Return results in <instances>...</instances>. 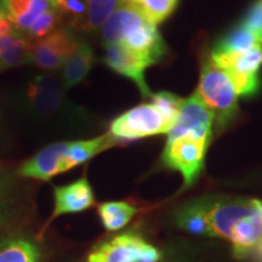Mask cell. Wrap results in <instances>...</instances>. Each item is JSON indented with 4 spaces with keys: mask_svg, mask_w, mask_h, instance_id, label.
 <instances>
[{
    "mask_svg": "<svg viewBox=\"0 0 262 262\" xmlns=\"http://www.w3.org/2000/svg\"><path fill=\"white\" fill-rule=\"evenodd\" d=\"M10 102L21 119L39 127L78 131L88 122L86 111L68 100L56 75H34L10 94Z\"/></svg>",
    "mask_w": 262,
    "mask_h": 262,
    "instance_id": "1",
    "label": "cell"
},
{
    "mask_svg": "<svg viewBox=\"0 0 262 262\" xmlns=\"http://www.w3.org/2000/svg\"><path fill=\"white\" fill-rule=\"evenodd\" d=\"M199 95L214 114L219 130L225 129L238 113V94L231 78L211 60L202 64Z\"/></svg>",
    "mask_w": 262,
    "mask_h": 262,
    "instance_id": "2",
    "label": "cell"
},
{
    "mask_svg": "<svg viewBox=\"0 0 262 262\" xmlns=\"http://www.w3.org/2000/svg\"><path fill=\"white\" fill-rule=\"evenodd\" d=\"M162 253L136 232H124L95 245L86 262H160Z\"/></svg>",
    "mask_w": 262,
    "mask_h": 262,
    "instance_id": "3",
    "label": "cell"
},
{
    "mask_svg": "<svg viewBox=\"0 0 262 262\" xmlns=\"http://www.w3.org/2000/svg\"><path fill=\"white\" fill-rule=\"evenodd\" d=\"M209 141L186 135L166 141L163 152V164L181 172L183 187H189L196 181L203 170Z\"/></svg>",
    "mask_w": 262,
    "mask_h": 262,
    "instance_id": "4",
    "label": "cell"
},
{
    "mask_svg": "<svg viewBox=\"0 0 262 262\" xmlns=\"http://www.w3.org/2000/svg\"><path fill=\"white\" fill-rule=\"evenodd\" d=\"M209 237L229 239L232 231L243 219L253 215L262 205L257 199L204 198Z\"/></svg>",
    "mask_w": 262,
    "mask_h": 262,
    "instance_id": "5",
    "label": "cell"
},
{
    "mask_svg": "<svg viewBox=\"0 0 262 262\" xmlns=\"http://www.w3.org/2000/svg\"><path fill=\"white\" fill-rule=\"evenodd\" d=\"M170 129L168 122L152 103H142L116 118L110 126V134L119 141H130L168 134Z\"/></svg>",
    "mask_w": 262,
    "mask_h": 262,
    "instance_id": "6",
    "label": "cell"
},
{
    "mask_svg": "<svg viewBox=\"0 0 262 262\" xmlns=\"http://www.w3.org/2000/svg\"><path fill=\"white\" fill-rule=\"evenodd\" d=\"M210 60L228 74L238 96H253L260 90L262 45L229 56H210Z\"/></svg>",
    "mask_w": 262,
    "mask_h": 262,
    "instance_id": "7",
    "label": "cell"
},
{
    "mask_svg": "<svg viewBox=\"0 0 262 262\" xmlns=\"http://www.w3.org/2000/svg\"><path fill=\"white\" fill-rule=\"evenodd\" d=\"M212 124L214 114L195 90L193 95L182 101L178 119L168 133V140L189 135L210 142Z\"/></svg>",
    "mask_w": 262,
    "mask_h": 262,
    "instance_id": "8",
    "label": "cell"
},
{
    "mask_svg": "<svg viewBox=\"0 0 262 262\" xmlns=\"http://www.w3.org/2000/svg\"><path fill=\"white\" fill-rule=\"evenodd\" d=\"M104 62L116 73L133 80L143 97H152L153 94L150 93L145 74L147 68L155 63L148 57L130 50L122 44H114L106 47Z\"/></svg>",
    "mask_w": 262,
    "mask_h": 262,
    "instance_id": "9",
    "label": "cell"
},
{
    "mask_svg": "<svg viewBox=\"0 0 262 262\" xmlns=\"http://www.w3.org/2000/svg\"><path fill=\"white\" fill-rule=\"evenodd\" d=\"M71 141L49 145L19 166L18 173L24 178L49 181L58 173L66 172V160Z\"/></svg>",
    "mask_w": 262,
    "mask_h": 262,
    "instance_id": "10",
    "label": "cell"
},
{
    "mask_svg": "<svg viewBox=\"0 0 262 262\" xmlns=\"http://www.w3.org/2000/svg\"><path fill=\"white\" fill-rule=\"evenodd\" d=\"M148 21L149 19L146 17L139 5L130 0H125L102 26L104 44L106 47L122 44L131 32Z\"/></svg>",
    "mask_w": 262,
    "mask_h": 262,
    "instance_id": "11",
    "label": "cell"
},
{
    "mask_svg": "<svg viewBox=\"0 0 262 262\" xmlns=\"http://www.w3.org/2000/svg\"><path fill=\"white\" fill-rule=\"evenodd\" d=\"M55 206L52 219L66 214L85 211L95 204L93 188L86 178H81L67 186L54 187Z\"/></svg>",
    "mask_w": 262,
    "mask_h": 262,
    "instance_id": "12",
    "label": "cell"
},
{
    "mask_svg": "<svg viewBox=\"0 0 262 262\" xmlns=\"http://www.w3.org/2000/svg\"><path fill=\"white\" fill-rule=\"evenodd\" d=\"M122 45L148 57L153 63H157L166 51L165 41L160 35L158 27L149 21L131 32Z\"/></svg>",
    "mask_w": 262,
    "mask_h": 262,
    "instance_id": "13",
    "label": "cell"
},
{
    "mask_svg": "<svg viewBox=\"0 0 262 262\" xmlns=\"http://www.w3.org/2000/svg\"><path fill=\"white\" fill-rule=\"evenodd\" d=\"M32 45L33 41L16 29L0 35V72L28 64Z\"/></svg>",
    "mask_w": 262,
    "mask_h": 262,
    "instance_id": "14",
    "label": "cell"
},
{
    "mask_svg": "<svg viewBox=\"0 0 262 262\" xmlns=\"http://www.w3.org/2000/svg\"><path fill=\"white\" fill-rule=\"evenodd\" d=\"M95 64V54L88 42L81 41L78 50L66 62L62 68V84L66 90L80 84Z\"/></svg>",
    "mask_w": 262,
    "mask_h": 262,
    "instance_id": "15",
    "label": "cell"
},
{
    "mask_svg": "<svg viewBox=\"0 0 262 262\" xmlns=\"http://www.w3.org/2000/svg\"><path fill=\"white\" fill-rule=\"evenodd\" d=\"M118 142L119 140H117L110 133L90 140L71 141L70 152H68L67 160H66V171L80 165V164H84L97 156L98 153L117 146Z\"/></svg>",
    "mask_w": 262,
    "mask_h": 262,
    "instance_id": "16",
    "label": "cell"
},
{
    "mask_svg": "<svg viewBox=\"0 0 262 262\" xmlns=\"http://www.w3.org/2000/svg\"><path fill=\"white\" fill-rule=\"evenodd\" d=\"M256 45L261 44L257 41L253 33L243 24H239L215 42L211 50V57L229 56V55L238 54V52L250 50Z\"/></svg>",
    "mask_w": 262,
    "mask_h": 262,
    "instance_id": "17",
    "label": "cell"
},
{
    "mask_svg": "<svg viewBox=\"0 0 262 262\" xmlns=\"http://www.w3.org/2000/svg\"><path fill=\"white\" fill-rule=\"evenodd\" d=\"M40 250L21 237L0 238V262H39Z\"/></svg>",
    "mask_w": 262,
    "mask_h": 262,
    "instance_id": "18",
    "label": "cell"
},
{
    "mask_svg": "<svg viewBox=\"0 0 262 262\" xmlns=\"http://www.w3.org/2000/svg\"><path fill=\"white\" fill-rule=\"evenodd\" d=\"M176 225L193 234L209 235V226L206 220L204 198L188 203L178 211Z\"/></svg>",
    "mask_w": 262,
    "mask_h": 262,
    "instance_id": "19",
    "label": "cell"
},
{
    "mask_svg": "<svg viewBox=\"0 0 262 262\" xmlns=\"http://www.w3.org/2000/svg\"><path fill=\"white\" fill-rule=\"evenodd\" d=\"M136 212L135 206L126 202H106L98 205L101 222L110 232L119 231L125 227Z\"/></svg>",
    "mask_w": 262,
    "mask_h": 262,
    "instance_id": "20",
    "label": "cell"
},
{
    "mask_svg": "<svg viewBox=\"0 0 262 262\" xmlns=\"http://www.w3.org/2000/svg\"><path fill=\"white\" fill-rule=\"evenodd\" d=\"M125 0H86V15L80 31H95L102 28L108 18Z\"/></svg>",
    "mask_w": 262,
    "mask_h": 262,
    "instance_id": "21",
    "label": "cell"
},
{
    "mask_svg": "<svg viewBox=\"0 0 262 262\" xmlns=\"http://www.w3.org/2000/svg\"><path fill=\"white\" fill-rule=\"evenodd\" d=\"M42 40L55 55L66 60H68L78 50L81 42L70 27L58 28Z\"/></svg>",
    "mask_w": 262,
    "mask_h": 262,
    "instance_id": "22",
    "label": "cell"
},
{
    "mask_svg": "<svg viewBox=\"0 0 262 262\" xmlns=\"http://www.w3.org/2000/svg\"><path fill=\"white\" fill-rule=\"evenodd\" d=\"M62 17H63V15L61 14L60 10L56 6H52L50 10L44 12L24 34L33 42L42 40L48 35H50L52 32L58 29V25H60Z\"/></svg>",
    "mask_w": 262,
    "mask_h": 262,
    "instance_id": "23",
    "label": "cell"
},
{
    "mask_svg": "<svg viewBox=\"0 0 262 262\" xmlns=\"http://www.w3.org/2000/svg\"><path fill=\"white\" fill-rule=\"evenodd\" d=\"M67 60L57 56L47 47L44 40L34 41L29 52V63L35 64L37 67L48 72H55L63 66Z\"/></svg>",
    "mask_w": 262,
    "mask_h": 262,
    "instance_id": "24",
    "label": "cell"
},
{
    "mask_svg": "<svg viewBox=\"0 0 262 262\" xmlns=\"http://www.w3.org/2000/svg\"><path fill=\"white\" fill-rule=\"evenodd\" d=\"M182 101V98L168 91H160L152 95V104L159 111L170 127H172L178 119Z\"/></svg>",
    "mask_w": 262,
    "mask_h": 262,
    "instance_id": "25",
    "label": "cell"
},
{
    "mask_svg": "<svg viewBox=\"0 0 262 262\" xmlns=\"http://www.w3.org/2000/svg\"><path fill=\"white\" fill-rule=\"evenodd\" d=\"M179 0H140L137 5L153 25L158 26L172 14Z\"/></svg>",
    "mask_w": 262,
    "mask_h": 262,
    "instance_id": "26",
    "label": "cell"
},
{
    "mask_svg": "<svg viewBox=\"0 0 262 262\" xmlns=\"http://www.w3.org/2000/svg\"><path fill=\"white\" fill-rule=\"evenodd\" d=\"M54 2L61 14L70 17L72 27L80 29L86 15V0H54Z\"/></svg>",
    "mask_w": 262,
    "mask_h": 262,
    "instance_id": "27",
    "label": "cell"
},
{
    "mask_svg": "<svg viewBox=\"0 0 262 262\" xmlns=\"http://www.w3.org/2000/svg\"><path fill=\"white\" fill-rule=\"evenodd\" d=\"M52 6H55L54 0H33L28 11L22 17L16 19L12 25H14L16 31L25 33L44 12L50 10Z\"/></svg>",
    "mask_w": 262,
    "mask_h": 262,
    "instance_id": "28",
    "label": "cell"
},
{
    "mask_svg": "<svg viewBox=\"0 0 262 262\" xmlns=\"http://www.w3.org/2000/svg\"><path fill=\"white\" fill-rule=\"evenodd\" d=\"M245 27L250 31L262 45V0H256L242 21Z\"/></svg>",
    "mask_w": 262,
    "mask_h": 262,
    "instance_id": "29",
    "label": "cell"
},
{
    "mask_svg": "<svg viewBox=\"0 0 262 262\" xmlns=\"http://www.w3.org/2000/svg\"><path fill=\"white\" fill-rule=\"evenodd\" d=\"M32 3L33 0H0V4L12 24L28 11Z\"/></svg>",
    "mask_w": 262,
    "mask_h": 262,
    "instance_id": "30",
    "label": "cell"
},
{
    "mask_svg": "<svg viewBox=\"0 0 262 262\" xmlns=\"http://www.w3.org/2000/svg\"><path fill=\"white\" fill-rule=\"evenodd\" d=\"M14 29H15L14 25H12V22L10 21L8 15H6L5 10L3 9L2 4H0V35L12 32Z\"/></svg>",
    "mask_w": 262,
    "mask_h": 262,
    "instance_id": "31",
    "label": "cell"
},
{
    "mask_svg": "<svg viewBox=\"0 0 262 262\" xmlns=\"http://www.w3.org/2000/svg\"><path fill=\"white\" fill-rule=\"evenodd\" d=\"M4 216H5V201H4V196H3L2 189H0V224L4 221Z\"/></svg>",
    "mask_w": 262,
    "mask_h": 262,
    "instance_id": "32",
    "label": "cell"
},
{
    "mask_svg": "<svg viewBox=\"0 0 262 262\" xmlns=\"http://www.w3.org/2000/svg\"><path fill=\"white\" fill-rule=\"evenodd\" d=\"M253 253H256L258 255V257H260L261 260H262V242L257 245L256 248H255V250L253 251ZM253 253H251V254H253Z\"/></svg>",
    "mask_w": 262,
    "mask_h": 262,
    "instance_id": "33",
    "label": "cell"
},
{
    "mask_svg": "<svg viewBox=\"0 0 262 262\" xmlns=\"http://www.w3.org/2000/svg\"><path fill=\"white\" fill-rule=\"evenodd\" d=\"M130 2H133V3H135V4H137V3H139L140 0H130Z\"/></svg>",
    "mask_w": 262,
    "mask_h": 262,
    "instance_id": "34",
    "label": "cell"
}]
</instances>
